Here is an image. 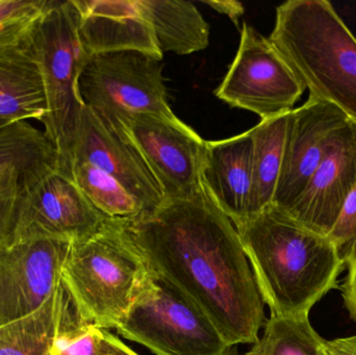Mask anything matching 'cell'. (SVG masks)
I'll return each instance as SVG.
<instances>
[{
	"mask_svg": "<svg viewBox=\"0 0 356 355\" xmlns=\"http://www.w3.org/2000/svg\"><path fill=\"white\" fill-rule=\"evenodd\" d=\"M122 222L152 274L194 304L230 345L259 340L265 304L236 226L204 187Z\"/></svg>",
	"mask_w": 356,
	"mask_h": 355,
	"instance_id": "obj_1",
	"label": "cell"
},
{
	"mask_svg": "<svg viewBox=\"0 0 356 355\" xmlns=\"http://www.w3.org/2000/svg\"><path fill=\"white\" fill-rule=\"evenodd\" d=\"M236 229L271 316L309 313L339 287L340 250L288 210L271 204Z\"/></svg>",
	"mask_w": 356,
	"mask_h": 355,
	"instance_id": "obj_2",
	"label": "cell"
},
{
	"mask_svg": "<svg viewBox=\"0 0 356 355\" xmlns=\"http://www.w3.org/2000/svg\"><path fill=\"white\" fill-rule=\"evenodd\" d=\"M269 41L309 97L356 122V39L327 0H289L276 8Z\"/></svg>",
	"mask_w": 356,
	"mask_h": 355,
	"instance_id": "obj_3",
	"label": "cell"
},
{
	"mask_svg": "<svg viewBox=\"0 0 356 355\" xmlns=\"http://www.w3.org/2000/svg\"><path fill=\"white\" fill-rule=\"evenodd\" d=\"M122 221L106 219L97 231L71 242L60 281L77 317L116 329L152 277Z\"/></svg>",
	"mask_w": 356,
	"mask_h": 355,
	"instance_id": "obj_4",
	"label": "cell"
},
{
	"mask_svg": "<svg viewBox=\"0 0 356 355\" xmlns=\"http://www.w3.org/2000/svg\"><path fill=\"white\" fill-rule=\"evenodd\" d=\"M24 43L39 67L45 88L44 131L58 152V170L71 177L73 147L85 106L79 97V79L88 58L73 0H48L27 31Z\"/></svg>",
	"mask_w": 356,
	"mask_h": 355,
	"instance_id": "obj_5",
	"label": "cell"
},
{
	"mask_svg": "<svg viewBox=\"0 0 356 355\" xmlns=\"http://www.w3.org/2000/svg\"><path fill=\"white\" fill-rule=\"evenodd\" d=\"M116 331L154 355H226L232 348L194 304L154 275Z\"/></svg>",
	"mask_w": 356,
	"mask_h": 355,
	"instance_id": "obj_6",
	"label": "cell"
},
{
	"mask_svg": "<svg viewBox=\"0 0 356 355\" xmlns=\"http://www.w3.org/2000/svg\"><path fill=\"white\" fill-rule=\"evenodd\" d=\"M79 93L83 106L111 122L140 114L177 117L167 101L162 60L139 50L88 56Z\"/></svg>",
	"mask_w": 356,
	"mask_h": 355,
	"instance_id": "obj_7",
	"label": "cell"
},
{
	"mask_svg": "<svg viewBox=\"0 0 356 355\" xmlns=\"http://www.w3.org/2000/svg\"><path fill=\"white\" fill-rule=\"evenodd\" d=\"M305 91L269 39L244 22L238 53L216 96L264 121L294 110Z\"/></svg>",
	"mask_w": 356,
	"mask_h": 355,
	"instance_id": "obj_8",
	"label": "cell"
},
{
	"mask_svg": "<svg viewBox=\"0 0 356 355\" xmlns=\"http://www.w3.org/2000/svg\"><path fill=\"white\" fill-rule=\"evenodd\" d=\"M111 123L141 152L165 199H186L202 191L207 141L177 117L140 114Z\"/></svg>",
	"mask_w": 356,
	"mask_h": 355,
	"instance_id": "obj_9",
	"label": "cell"
},
{
	"mask_svg": "<svg viewBox=\"0 0 356 355\" xmlns=\"http://www.w3.org/2000/svg\"><path fill=\"white\" fill-rule=\"evenodd\" d=\"M106 219L75 181L56 169L23 191L13 240L79 241Z\"/></svg>",
	"mask_w": 356,
	"mask_h": 355,
	"instance_id": "obj_10",
	"label": "cell"
},
{
	"mask_svg": "<svg viewBox=\"0 0 356 355\" xmlns=\"http://www.w3.org/2000/svg\"><path fill=\"white\" fill-rule=\"evenodd\" d=\"M70 243L12 240L0 245V327L35 312L63 287Z\"/></svg>",
	"mask_w": 356,
	"mask_h": 355,
	"instance_id": "obj_11",
	"label": "cell"
},
{
	"mask_svg": "<svg viewBox=\"0 0 356 355\" xmlns=\"http://www.w3.org/2000/svg\"><path fill=\"white\" fill-rule=\"evenodd\" d=\"M73 160L89 163L118 181L146 210L156 212L166 201L141 152L122 131L83 106L73 147Z\"/></svg>",
	"mask_w": 356,
	"mask_h": 355,
	"instance_id": "obj_12",
	"label": "cell"
},
{
	"mask_svg": "<svg viewBox=\"0 0 356 355\" xmlns=\"http://www.w3.org/2000/svg\"><path fill=\"white\" fill-rule=\"evenodd\" d=\"M349 120L338 108L316 98L291 110L274 206L292 208Z\"/></svg>",
	"mask_w": 356,
	"mask_h": 355,
	"instance_id": "obj_13",
	"label": "cell"
},
{
	"mask_svg": "<svg viewBox=\"0 0 356 355\" xmlns=\"http://www.w3.org/2000/svg\"><path fill=\"white\" fill-rule=\"evenodd\" d=\"M355 183L356 122L349 120L288 212L309 229L330 236Z\"/></svg>",
	"mask_w": 356,
	"mask_h": 355,
	"instance_id": "obj_14",
	"label": "cell"
},
{
	"mask_svg": "<svg viewBox=\"0 0 356 355\" xmlns=\"http://www.w3.org/2000/svg\"><path fill=\"white\" fill-rule=\"evenodd\" d=\"M79 33L87 56L117 50H139L162 60L152 25L137 0H73Z\"/></svg>",
	"mask_w": 356,
	"mask_h": 355,
	"instance_id": "obj_15",
	"label": "cell"
},
{
	"mask_svg": "<svg viewBox=\"0 0 356 355\" xmlns=\"http://www.w3.org/2000/svg\"><path fill=\"white\" fill-rule=\"evenodd\" d=\"M252 131L207 141L202 183L218 208L240 226L249 217L251 191Z\"/></svg>",
	"mask_w": 356,
	"mask_h": 355,
	"instance_id": "obj_16",
	"label": "cell"
},
{
	"mask_svg": "<svg viewBox=\"0 0 356 355\" xmlns=\"http://www.w3.org/2000/svg\"><path fill=\"white\" fill-rule=\"evenodd\" d=\"M24 38L0 49V121L37 120L43 124L47 114L45 88Z\"/></svg>",
	"mask_w": 356,
	"mask_h": 355,
	"instance_id": "obj_17",
	"label": "cell"
},
{
	"mask_svg": "<svg viewBox=\"0 0 356 355\" xmlns=\"http://www.w3.org/2000/svg\"><path fill=\"white\" fill-rule=\"evenodd\" d=\"M58 167V152L44 129L31 121L0 127V183L25 191Z\"/></svg>",
	"mask_w": 356,
	"mask_h": 355,
	"instance_id": "obj_18",
	"label": "cell"
},
{
	"mask_svg": "<svg viewBox=\"0 0 356 355\" xmlns=\"http://www.w3.org/2000/svg\"><path fill=\"white\" fill-rule=\"evenodd\" d=\"M76 317L63 286L41 308L0 327V355H51L58 333Z\"/></svg>",
	"mask_w": 356,
	"mask_h": 355,
	"instance_id": "obj_19",
	"label": "cell"
},
{
	"mask_svg": "<svg viewBox=\"0 0 356 355\" xmlns=\"http://www.w3.org/2000/svg\"><path fill=\"white\" fill-rule=\"evenodd\" d=\"M137 3L152 25L163 53L190 54L209 45V24L192 2L137 0Z\"/></svg>",
	"mask_w": 356,
	"mask_h": 355,
	"instance_id": "obj_20",
	"label": "cell"
},
{
	"mask_svg": "<svg viewBox=\"0 0 356 355\" xmlns=\"http://www.w3.org/2000/svg\"><path fill=\"white\" fill-rule=\"evenodd\" d=\"M289 115L290 113L261 121L251 129L252 160L248 219L273 204L282 170Z\"/></svg>",
	"mask_w": 356,
	"mask_h": 355,
	"instance_id": "obj_21",
	"label": "cell"
},
{
	"mask_svg": "<svg viewBox=\"0 0 356 355\" xmlns=\"http://www.w3.org/2000/svg\"><path fill=\"white\" fill-rule=\"evenodd\" d=\"M71 177L106 219L133 221L146 215L143 204L110 175L89 163L73 160Z\"/></svg>",
	"mask_w": 356,
	"mask_h": 355,
	"instance_id": "obj_22",
	"label": "cell"
},
{
	"mask_svg": "<svg viewBox=\"0 0 356 355\" xmlns=\"http://www.w3.org/2000/svg\"><path fill=\"white\" fill-rule=\"evenodd\" d=\"M261 337L244 355H318L323 338L312 327L309 313L271 316Z\"/></svg>",
	"mask_w": 356,
	"mask_h": 355,
	"instance_id": "obj_23",
	"label": "cell"
},
{
	"mask_svg": "<svg viewBox=\"0 0 356 355\" xmlns=\"http://www.w3.org/2000/svg\"><path fill=\"white\" fill-rule=\"evenodd\" d=\"M51 355H102V329L76 317L58 333Z\"/></svg>",
	"mask_w": 356,
	"mask_h": 355,
	"instance_id": "obj_24",
	"label": "cell"
},
{
	"mask_svg": "<svg viewBox=\"0 0 356 355\" xmlns=\"http://www.w3.org/2000/svg\"><path fill=\"white\" fill-rule=\"evenodd\" d=\"M23 191L18 185L0 183V245L13 240Z\"/></svg>",
	"mask_w": 356,
	"mask_h": 355,
	"instance_id": "obj_25",
	"label": "cell"
},
{
	"mask_svg": "<svg viewBox=\"0 0 356 355\" xmlns=\"http://www.w3.org/2000/svg\"><path fill=\"white\" fill-rule=\"evenodd\" d=\"M328 237L336 244L337 247L340 250V254L355 241L356 238V183L349 193L338 221Z\"/></svg>",
	"mask_w": 356,
	"mask_h": 355,
	"instance_id": "obj_26",
	"label": "cell"
},
{
	"mask_svg": "<svg viewBox=\"0 0 356 355\" xmlns=\"http://www.w3.org/2000/svg\"><path fill=\"white\" fill-rule=\"evenodd\" d=\"M47 3L48 0H0V25L37 16Z\"/></svg>",
	"mask_w": 356,
	"mask_h": 355,
	"instance_id": "obj_27",
	"label": "cell"
},
{
	"mask_svg": "<svg viewBox=\"0 0 356 355\" xmlns=\"http://www.w3.org/2000/svg\"><path fill=\"white\" fill-rule=\"evenodd\" d=\"M341 256L344 260L347 275L340 290L345 308L348 311L351 319L356 321V238L350 245L341 251Z\"/></svg>",
	"mask_w": 356,
	"mask_h": 355,
	"instance_id": "obj_28",
	"label": "cell"
},
{
	"mask_svg": "<svg viewBox=\"0 0 356 355\" xmlns=\"http://www.w3.org/2000/svg\"><path fill=\"white\" fill-rule=\"evenodd\" d=\"M40 15L41 13L31 18L0 25V49L20 43Z\"/></svg>",
	"mask_w": 356,
	"mask_h": 355,
	"instance_id": "obj_29",
	"label": "cell"
},
{
	"mask_svg": "<svg viewBox=\"0 0 356 355\" xmlns=\"http://www.w3.org/2000/svg\"><path fill=\"white\" fill-rule=\"evenodd\" d=\"M318 355H356V335L332 341L322 340Z\"/></svg>",
	"mask_w": 356,
	"mask_h": 355,
	"instance_id": "obj_30",
	"label": "cell"
},
{
	"mask_svg": "<svg viewBox=\"0 0 356 355\" xmlns=\"http://www.w3.org/2000/svg\"><path fill=\"white\" fill-rule=\"evenodd\" d=\"M102 355H140L111 331L102 329Z\"/></svg>",
	"mask_w": 356,
	"mask_h": 355,
	"instance_id": "obj_31",
	"label": "cell"
},
{
	"mask_svg": "<svg viewBox=\"0 0 356 355\" xmlns=\"http://www.w3.org/2000/svg\"><path fill=\"white\" fill-rule=\"evenodd\" d=\"M202 2L217 12L229 17L236 26H238V21L245 12L244 6L241 2L234 0H203Z\"/></svg>",
	"mask_w": 356,
	"mask_h": 355,
	"instance_id": "obj_32",
	"label": "cell"
},
{
	"mask_svg": "<svg viewBox=\"0 0 356 355\" xmlns=\"http://www.w3.org/2000/svg\"><path fill=\"white\" fill-rule=\"evenodd\" d=\"M226 355H241L240 350H238V346H232L229 352H228Z\"/></svg>",
	"mask_w": 356,
	"mask_h": 355,
	"instance_id": "obj_33",
	"label": "cell"
},
{
	"mask_svg": "<svg viewBox=\"0 0 356 355\" xmlns=\"http://www.w3.org/2000/svg\"><path fill=\"white\" fill-rule=\"evenodd\" d=\"M10 124V123L3 122V121H0V127L4 126V125Z\"/></svg>",
	"mask_w": 356,
	"mask_h": 355,
	"instance_id": "obj_34",
	"label": "cell"
}]
</instances>
